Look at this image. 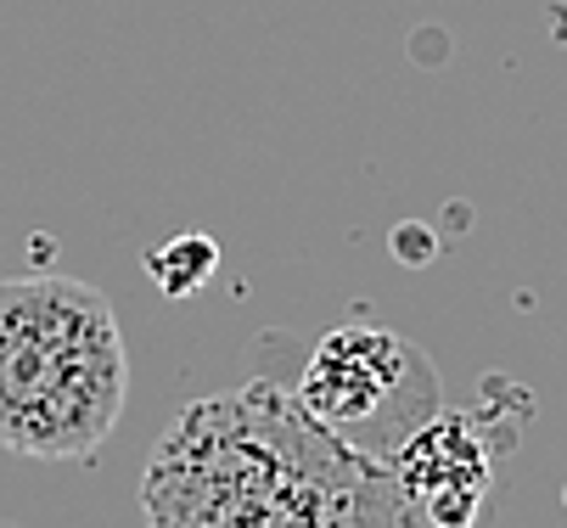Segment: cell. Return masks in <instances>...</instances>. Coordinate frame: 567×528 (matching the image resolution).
Here are the masks:
<instances>
[{
	"label": "cell",
	"instance_id": "6da1fadb",
	"mask_svg": "<svg viewBox=\"0 0 567 528\" xmlns=\"http://www.w3.org/2000/svg\"><path fill=\"white\" fill-rule=\"evenodd\" d=\"M141 506L146 528H393V478L298 394L248 383L164 427Z\"/></svg>",
	"mask_w": 567,
	"mask_h": 528
},
{
	"label": "cell",
	"instance_id": "7a4b0ae2",
	"mask_svg": "<svg viewBox=\"0 0 567 528\" xmlns=\"http://www.w3.org/2000/svg\"><path fill=\"white\" fill-rule=\"evenodd\" d=\"M130 354L107 292L73 276L0 281V449L96 456L124 416Z\"/></svg>",
	"mask_w": 567,
	"mask_h": 528
},
{
	"label": "cell",
	"instance_id": "3957f363",
	"mask_svg": "<svg viewBox=\"0 0 567 528\" xmlns=\"http://www.w3.org/2000/svg\"><path fill=\"white\" fill-rule=\"evenodd\" d=\"M292 394L320 427L377 462H388L427 416H439V376L427 354L411 338L360 321L332 327L315 343Z\"/></svg>",
	"mask_w": 567,
	"mask_h": 528
},
{
	"label": "cell",
	"instance_id": "277c9868",
	"mask_svg": "<svg viewBox=\"0 0 567 528\" xmlns=\"http://www.w3.org/2000/svg\"><path fill=\"white\" fill-rule=\"evenodd\" d=\"M393 528H472L495 489V427L483 411H439L388 456Z\"/></svg>",
	"mask_w": 567,
	"mask_h": 528
}]
</instances>
